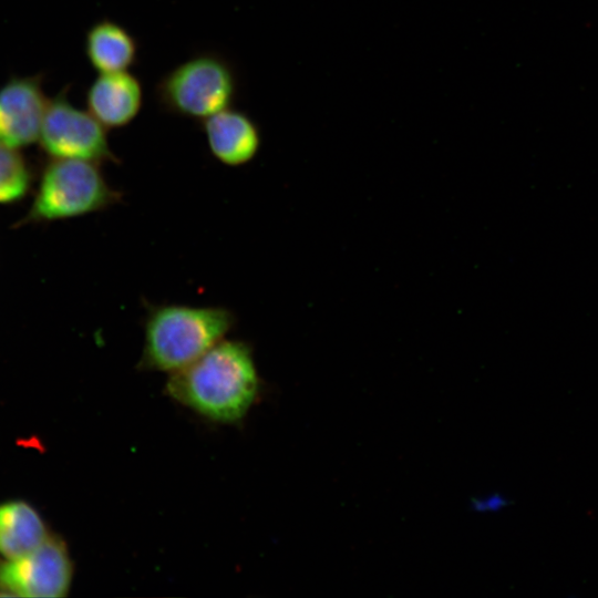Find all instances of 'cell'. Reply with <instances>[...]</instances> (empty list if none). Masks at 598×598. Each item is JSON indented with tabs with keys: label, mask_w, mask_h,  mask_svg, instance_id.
Wrapping results in <instances>:
<instances>
[{
	"label": "cell",
	"mask_w": 598,
	"mask_h": 598,
	"mask_svg": "<svg viewBox=\"0 0 598 598\" xmlns=\"http://www.w3.org/2000/svg\"><path fill=\"white\" fill-rule=\"evenodd\" d=\"M258 389L250 346L224 339L192 363L172 372L166 383V391L176 401L218 422L240 420Z\"/></svg>",
	"instance_id": "6da1fadb"
},
{
	"label": "cell",
	"mask_w": 598,
	"mask_h": 598,
	"mask_svg": "<svg viewBox=\"0 0 598 598\" xmlns=\"http://www.w3.org/2000/svg\"><path fill=\"white\" fill-rule=\"evenodd\" d=\"M236 317L224 307L159 305L144 324L140 367L174 372L195 361L233 329Z\"/></svg>",
	"instance_id": "7a4b0ae2"
},
{
	"label": "cell",
	"mask_w": 598,
	"mask_h": 598,
	"mask_svg": "<svg viewBox=\"0 0 598 598\" xmlns=\"http://www.w3.org/2000/svg\"><path fill=\"white\" fill-rule=\"evenodd\" d=\"M239 92L235 66L221 54L198 52L167 71L156 83L159 109L197 122L231 107Z\"/></svg>",
	"instance_id": "3957f363"
},
{
	"label": "cell",
	"mask_w": 598,
	"mask_h": 598,
	"mask_svg": "<svg viewBox=\"0 0 598 598\" xmlns=\"http://www.w3.org/2000/svg\"><path fill=\"white\" fill-rule=\"evenodd\" d=\"M121 200L100 164L83 159L51 158L33 197L29 221L75 218L106 209Z\"/></svg>",
	"instance_id": "277c9868"
},
{
	"label": "cell",
	"mask_w": 598,
	"mask_h": 598,
	"mask_svg": "<svg viewBox=\"0 0 598 598\" xmlns=\"http://www.w3.org/2000/svg\"><path fill=\"white\" fill-rule=\"evenodd\" d=\"M64 87L49 100L39 142L51 158L118 163L106 128L89 112L73 105Z\"/></svg>",
	"instance_id": "5b68a950"
},
{
	"label": "cell",
	"mask_w": 598,
	"mask_h": 598,
	"mask_svg": "<svg viewBox=\"0 0 598 598\" xmlns=\"http://www.w3.org/2000/svg\"><path fill=\"white\" fill-rule=\"evenodd\" d=\"M72 575L66 545L60 537L49 535L33 550L0 564V591L6 596L64 597Z\"/></svg>",
	"instance_id": "8992f818"
},
{
	"label": "cell",
	"mask_w": 598,
	"mask_h": 598,
	"mask_svg": "<svg viewBox=\"0 0 598 598\" xmlns=\"http://www.w3.org/2000/svg\"><path fill=\"white\" fill-rule=\"evenodd\" d=\"M49 100L42 75L13 76L0 87V145L13 150L39 141Z\"/></svg>",
	"instance_id": "52a82bcc"
},
{
	"label": "cell",
	"mask_w": 598,
	"mask_h": 598,
	"mask_svg": "<svg viewBox=\"0 0 598 598\" xmlns=\"http://www.w3.org/2000/svg\"><path fill=\"white\" fill-rule=\"evenodd\" d=\"M87 111L106 128L131 124L143 105V86L128 71L100 73L85 94Z\"/></svg>",
	"instance_id": "ba28073f"
},
{
	"label": "cell",
	"mask_w": 598,
	"mask_h": 598,
	"mask_svg": "<svg viewBox=\"0 0 598 598\" xmlns=\"http://www.w3.org/2000/svg\"><path fill=\"white\" fill-rule=\"evenodd\" d=\"M210 154L223 165L243 166L257 155L261 134L244 111L228 107L200 122Z\"/></svg>",
	"instance_id": "9c48e42d"
},
{
	"label": "cell",
	"mask_w": 598,
	"mask_h": 598,
	"mask_svg": "<svg viewBox=\"0 0 598 598\" xmlns=\"http://www.w3.org/2000/svg\"><path fill=\"white\" fill-rule=\"evenodd\" d=\"M138 50L133 33L112 19L96 21L85 34L86 59L99 73L128 71L137 62Z\"/></svg>",
	"instance_id": "30bf717a"
},
{
	"label": "cell",
	"mask_w": 598,
	"mask_h": 598,
	"mask_svg": "<svg viewBox=\"0 0 598 598\" xmlns=\"http://www.w3.org/2000/svg\"><path fill=\"white\" fill-rule=\"evenodd\" d=\"M49 536L39 513L24 501L0 505V554L6 559L22 556Z\"/></svg>",
	"instance_id": "8fae6325"
},
{
	"label": "cell",
	"mask_w": 598,
	"mask_h": 598,
	"mask_svg": "<svg viewBox=\"0 0 598 598\" xmlns=\"http://www.w3.org/2000/svg\"><path fill=\"white\" fill-rule=\"evenodd\" d=\"M32 172L18 150L0 145V204L16 203L29 193Z\"/></svg>",
	"instance_id": "7c38bea8"
}]
</instances>
